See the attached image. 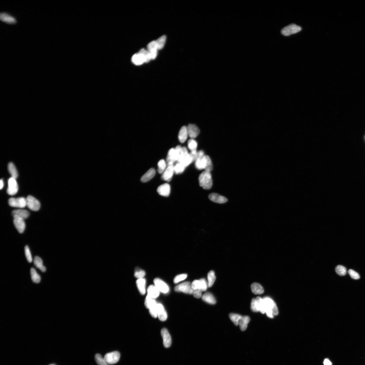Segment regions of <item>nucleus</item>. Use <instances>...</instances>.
Masks as SVG:
<instances>
[{
	"label": "nucleus",
	"mask_w": 365,
	"mask_h": 365,
	"mask_svg": "<svg viewBox=\"0 0 365 365\" xmlns=\"http://www.w3.org/2000/svg\"><path fill=\"white\" fill-rule=\"evenodd\" d=\"M0 143L21 163L71 180H104L125 155L104 127L41 94L18 91L0 104Z\"/></svg>",
	"instance_id": "obj_1"
}]
</instances>
